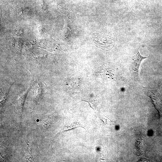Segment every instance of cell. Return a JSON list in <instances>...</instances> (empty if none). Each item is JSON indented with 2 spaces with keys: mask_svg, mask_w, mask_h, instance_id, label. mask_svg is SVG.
<instances>
[{
  "mask_svg": "<svg viewBox=\"0 0 162 162\" xmlns=\"http://www.w3.org/2000/svg\"><path fill=\"white\" fill-rule=\"evenodd\" d=\"M92 38L97 46L103 49H110L112 47L113 43L112 39L108 36L95 33Z\"/></svg>",
  "mask_w": 162,
  "mask_h": 162,
  "instance_id": "1",
  "label": "cell"
},
{
  "mask_svg": "<svg viewBox=\"0 0 162 162\" xmlns=\"http://www.w3.org/2000/svg\"><path fill=\"white\" fill-rule=\"evenodd\" d=\"M147 57H145L141 55L138 50L134 56L133 61L132 63V70L138 74H139L140 68L142 61Z\"/></svg>",
  "mask_w": 162,
  "mask_h": 162,
  "instance_id": "2",
  "label": "cell"
},
{
  "mask_svg": "<svg viewBox=\"0 0 162 162\" xmlns=\"http://www.w3.org/2000/svg\"><path fill=\"white\" fill-rule=\"evenodd\" d=\"M148 95L153 104L155 109L159 113V118L162 115V103L160 99L154 94L149 92Z\"/></svg>",
  "mask_w": 162,
  "mask_h": 162,
  "instance_id": "3",
  "label": "cell"
},
{
  "mask_svg": "<svg viewBox=\"0 0 162 162\" xmlns=\"http://www.w3.org/2000/svg\"><path fill=\"white\" fill-rule=\"evenodd\" d=\"M96 116L100 120V122L102 124L107 125L108 124H112L115 121L112 120L105 116L102 113L100 110L96 112Z\"/></svg>",
  "mask_w": 162,
  "mask_h": 162,
  "instance_id": "4",
  "label": "cell"
},
{
  "mask_svg": "<svg viewBox=\"0 0 162 162\" xmlns=\"http://www.w3.org/2000/svg\"><path fill=\"white\" fill-rule=\"evenodd\" d=\"M81 125L78 122L73 120V121H71V122H69L68 125L64 128L63 130H65L71 129L79 127L83 128Z\"/></svg>",
  "mask_w": 162,
  "mask_h": 162,
  "instance_id": "5",
  "label": "cell"
}]
</instances>
